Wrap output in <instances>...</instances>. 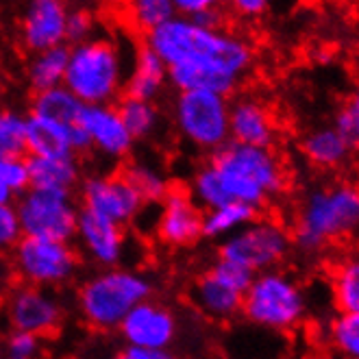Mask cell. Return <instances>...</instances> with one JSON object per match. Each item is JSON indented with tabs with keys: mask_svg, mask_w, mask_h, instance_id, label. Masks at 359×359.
<instances>
[{
	"mask_svg": "<svg viewBox=\"0 0 359 359\" xmlns=\"http://www.w3.org/2000/svg\"><path fill=\"white\" fill-rule=\"evenodd\" d=\"M165 66L168 83L179 92L233 94L255 63L252 44L240 33L205 29L175 15L146 35V44Z\"/></svg>",
	"mask_w": 359,
	"mask_h": 359,
	"instance_id": "obj_1",
	"label": "cell"
},
{
	"mask_svg": "<svg viewBox=\"0 0 359 359\" xmlns=\"http://www.w3.org/2000/svg\"><path fill=\"white\" fill-rule=\"evenodd\" d=\"M285 187V165L272 149L229 142L194 172L189 194L203 211L226 203H244L259 211Z\"/></svg>",
	"mask_w": 359,
	"mask_h": 359,
	"instance_id": "obj_2",
	"label": "cell"
},
{
	"mask_svg": "<svg viewBox=\"0 0 359 359\" xmlns=\"http://www.w3.org/2000/svg\"><path fill=\"white\" fill-rule=\"evenodd\" d=\"M359 231V187L335 183L305 194L292 226V246L305 255Z\"/></svg>",
	"mask_w": 359,
	"mask_h": 359,
	"instance_id": "obj_3",
	"label": "cell"
},
{
	"mask_svg": "<svg viewBox=\"0 0 359 359\" xmlns=\"http://www.w3.org/2000/svg\"><path fill=\"white\" fill-rule=\"evenodd\" d=\"M126 72V59L118 41L109 35H94L83 44L70 46L63 88L86 107H102L124 92Z\"/></svg>",
	"mask_w": 359,
	"mask_h": 359,
	"instance_id": "obj_4",
	"label": "cell"
},
{
	"mask_svg": "<svg viewBox=\"0 0 359 359\" xmlns=\"http://www.w3.org/2000/svg\"><path fill=\"white\" fill-rule=\"evenodd\" d=\"M153 281L135 268H104L81 283L76 309L90 327L111 331L122 325L133 307L153 299Z\"/></svg>",
	"mask_w": 359,
	"mask_h": 359,
	"instance_id": "obj_5",
	"label": "cell"
},
{
	"mask_svg": "<svg viewBox=\"0 0 359 359\" xmlns=\"http://www.w3.org/2000/svg\"><path fill=\"white\" fill-rule=\"evenodd\" d=\"M309 301L303 283L285 270H268L255 274L244 292V318L266 331L287 333L303 325Z\"/></svg>",
	"mask_w": 359,
	"mask_h": 359,
	"instance_id": "obj_6",
	"label": "cell"
},
{
	"mask_svg": "<svg viewBox=\"0 0 359 359\" xmlns=\"http://www.w3.org/2000/svg\"><path fill=\"white\" fill-rule=\"evenodd\" d=\"M231 100L214 92H179L172 104V120L179 135L198 151L216 153L229 137Z\"/></svg>",
	"mask_w": 359,
	"mask_h": 359,
	"instance_id": "obj_7",
	"label": "cell"
},
{
	"mask_svg": "<svg viewBox=\"0 0 359 359\" xmlns=\"http://www.w3.org/2000/svg\"><path fill=\"white\" fill-rule=\"evenodd\" d=\"M25 238H41L55 242H72L76 233L79 205L68 189L29 187L15 201Z\"/></svg>",
	"mask_w": 359,
	"mask_h": 359,
	"instance_id": "obj_8",
	"label": "cell"
},
{
	"mask_svg": "<svg viewBox=\"0 0 359 359\" xmlns=\"http://www.w3.org/2000/svg\"><path fill=\"white\" fill-rule=\"evenodd\" d=\"M290 250L292 236L281 222L255 218L238 233L220 242L218 257L236 262L252 274H262L268 270H277L287 259Z\"/></svg>",
	"mask_w": 359,
	"mask_h": 359,
	"instance_id": "obj_9",
	"label": "cell"
},
{
	"mask_svg": "<svg viewBox=\"0 0 359 359\" xmlns=\"http://www.w3.org/2000/svg\"><path fill=\"white\" fill-rule=\"evenodd\" d=\"M13 268L25 285L57 290L76 277L79 252L70 242L22 238L13 248Z\"/></svg>",
	"mask_w": 359,
	"mask_h": 359,
	"instance_id": "obj_10",
	"label": "cell"
},
{
	"mask_svg": "<svg viewBox=\"0 0 359 359\" xmlns=\"http://www.w3.org/2000/svg\"><path fill=\"white\" fill-rule=\"evenodd\" d=\"M81 209L120 226L135 222L146 205L124 175H92L81 181Z\"/></svg>",
	"mask_w": 359,
	"mask_h": 359,
	"instance_id": "obj_11",
	"label": "cell"
},
{
	"mask_svg": "<svg viewBox=\"0 0 359 359\" xmlns=\"http://www.w3.org/2000/svg\"><path fill=\"white\" fill-rule=\"evenodd\" d=\"M63 303L53 290L18 285L5 301V316L11 331L31 333L35 337L55 333L63 323Z\"/></svg>",
	"mask_w": 359,
	"mask_h": 359,
	"instance_id": "obj_12",
	"label": "cell"
},
{
	"mask_svg": "<svg viewBox=\"0 0 359 359\" xmlns=\"http://www.w3.org/2000/svg\"><path fill=\"white\" fill-rule=\"evenodd\" d=\"M118 331L126 346L144 351H170L179 335V320L168 305L149 299L129 311Z\"/></svg>",
	"mask_w": 359,
	"mask_h": 359,
	"instance_id": "obj_13",
	"label": "cell"
},
{
	"mask_svg": "<svg viewBox=\"0 0 359 359\" xmlns=\"http://www.w3.org/2000/svg\"><path fill=\"white\" fill-rule=\"evenodd\" d=\"M205 211L185 189H170L159 203L155 231L161 244L170 248H189L203 238Z\"/></svg>",
	"mask_w": 359,
	"mask_h": 359,
	"instance_id": "obj_14",
	"label": "cell"
},
{
	"mask_svg": "<svg viewBox=\"0 0 359 359\" xmlns=\"http://www.w3.org/2000/svg\"><path fill=\"white\" fill-rule=\"evenodd\" d=\"M74 240L79 242L83 255L92 264L100 266V270L118 268L126 257V248H129L124 226L100 218L88 209L79 211Z\"/></svg>",
	"mask_w": 359,
	"mask_h": 359,
	"instance_id": "obj_15",
	"label": "cell"
},
{
	"mask_svg": "<svg viewBox=\"0 0 359 359\" xmlns=\"http://www.w3.org/2000/svg\"><path fill=\"white\" fill-rule=\"evenodd\" d=\"M66 25L68 5L61 0H33L20 20V41L31 55L66 46Z\"/></svg>",
	"mask_w": 359,
	"mask_h": 359,
	"instance_id": "obj_16",
	"label": "cell"
},
{
	"mask_svg": "<svg viewBox=\"0 0 359 359\" xmlns=\"http://www.w3.org/2000/svg\"><path fill=\"white\" fill-rule=\"evenodd\" d=\"M90 151L83 126H66L44 116H27V153L31 157H76Z\"/></svg>",
	"mask_w": 359,
	"mask_h": 359,
	"instance_id": "obj_17",
	"label": "cell"
},
{
	"mask_svg": "<svg viewBox=\"0 0 359 359\" xmlns=\"http://www.w3.org/2000/svg\"><path fill=\"white\" fill-rule=\"evenodd\" d=\"M81 126L88 135L90 149L111 161H120L129 157L135 140L126 131V126L114 104H102V107H86L81 116Z\"/></svg>",
	"mask_w": 359,
	"mask_h": 359,
	"instance_id": "obj_18",
	"label": "cell"
},
{
	"mask_svg": "<svg viewBox=\"0 0 359 359\" xmlns=\"http://www.w3.org/2000/svg\"><path fill=\"white\" fill-rule=\"evenodd\" d=\"M229 137L236 144L272 149V144L277 142V122L259 98L240 96L231 102Z\"/></svg>",
	"mask_w": 359,
	"mask_h": 359,
	"instance_id": "obj_19",
	"label": "cell"
},
{
	"mask_svg": "<svg viewBox=\"0 0 359 359\" xmlns=\"http://www.w3.org/2000/svg\"><path fill=\"white\" fill-rule=\"evenodd\" d=\"M165 86H168V66L149 46H140L133 55L129 72H126V83H124L126 98L155 102V98L163 92Z\"/></svg>",
	"mask_w": 359,
	"mask_h": 359,
	"instance_id": "obj_20",
	"label": "cell"
},
{
	"mask_svg": "<svg viewBox=\"0 0 359 359\" xmlns=\"http://www.w3.org/2000/svg\"><path fill=\"white\" fill-rule=\"evenodd\" d=\"M301 153L313 168L337 170V168L348 163L353 149L333 124H323L303 135Z\"/></svg>",
	"mask_w": 359,
	"mask_h": 359,
	"instance_id": "obj_21",
	"label": "cell"
},
{
	"mask_svg": "<svg viewBox=\"0 0 359 359\" xmlns=\"http://www.w3.org/2000/svg\"><path fill=\"white\" fill-rule=\"evenodd\" d=\"M192 301L201 313L214 320H231L242 313L244 294L231 290L209 270L196 279L192 287Z\"/></svg>",
	"mask_w": 359,
	"mask_h": 359,
	"instance_id": "obj_22",
	"label": "cell"
},
{
	"mask_svg": "<svg viewBox=\"0 0 359 359\" xmlns=\"http://www.w3.org/2000/svg\"><path fill=\"white\" fill-rule=\"evenodd\" d=\"M29 181L31 187L41 189H68L81 181V163L72 157H29Z\"/></svg>",
	"mask_w": 359,
	"mask_h": 359,
	"instance_id": "obj_23",
	"label": "cell"
},
{
	"mask_svg": "<svg viewBox=\"0 0 359 359\" xmlns=\"http://www.w3.org/2000/svg\"><path fill=\"white\" fill-rule=\"evenodd\" d=\"M122 175L144 203H161L163 196L172 189L165 170L151 157H133L126 163Z\"/></svg>",
	"mask_w": 359,
	"mask_h": 359,
	"instance_id": "obj_24",
	"label": "cell"
},
{
	"mask_svg": "<svg viewBox=\"0 0 359 359\" xmlns=\"http://www.w3.org/2000/svg\"><path fill=\"white\" fill-rule=\"evenodd\" d=\"M68 55L70 46H59L31 55L27 66V81L35 94L63 86V79H66L68 70Z\"/></svg>",
	"mask_w": 359,
	"mask_h": 359,
	"instance_id": "obj_25",
	"label": "cell"
},
{
	"mask_svg": "<svg viewBox=\"0 0 359 359\" xmlns=\"http://www.w3.org/2000/svg\"><path fill=\"white\" fill-rule=\"evenodd\" d=\"M257 218V209L244 203H226L216 209L205 211L203 216V238L209 240H226L240 229L250 224Z\"/></svg>",
	"mask_w": 359,
	"mask_h": 359,
	"instance_id": "obj_26",
	"label": "cell"
},
{
	"mask_svg": "<svg viewBox=\"0 0 359 359\" xmlns=\"http://www.w3.org/2000/svg\"><path fill=\"white\" fill-rule=\"evenodd\" d=\"M86 111V104L76 100L66 88H55L48 92L35 94L31 102V114L44 116L66 126H81V116Z\"/></svg>",
	"mask_w": 359,
	"mask_h": 359,
	"instance_id": "obj_27",
	"label": "cell"
},
{
	"mask_svg": "<svg viewBox=\"0 0 359 359\" xmlns=\"http://www.w3.org/2000/svg\"><path fill=\"white\" fill-rule=\"evenodd\" d=\"M331 297L340 313H359V257H348L335 266Z\"/></svg>",
	"mask_w": 359,
	"mask_h": 359,
	"instance_id": "obj_28",
	"label": "cell"
},
{
	"mask_svg": "<svg viewBox=\"0 0 359 359\" xmlns=\"http://www.w3.org/2000/svg\"><path fill=\"white\" fill-rule=\"evenodd\" d=\"M118 114L126 126V131L131 133L135 142L140 140H149L155 135L159 129V109L155 107V102L149 100H137V98H122L118 104Z\"/></svg>",
	"mask_w": 359,
	"mask_h": 359,
	"instance_id": "obj_29",
	"label": "cell"
},
{
	"mask_svg": "<svg viewBox=\"0 0 359 359\" xmlns=\"http://www.w3.org/2000/svg\"><path fill=\"white\" fill-rule=\"evenodd\" d=\"M27 153V116L18 109H0V161L22 159Z\"/></svg>",
	"mask_w": 359,
	"mask_h": 359,
	"instance_id": "obj_30",
	"label": "cell"
},
{
	"mask_svg": "<svg viewBox=\"0 0 359 359\" xmlns=\"http://www.w3.org/2000/svg\"><path fill=\"white\" fill-rule=\"evenodd\" d=\"M177 15L172 0H133L126 7V20L135 31L149 35Z\"/></svg>",
	"mask_w": 359,
	"mask_h": 359,
	"instance_id": "obj_31",
	"label": "cell"
},
{
	"mask_svg": "<svg viewBox=\"0 0 359 359\" xmlns=\"http://www.w3.org/2000/svg\"><path fill=\"white\" fill-rule=\"evenodd\" d=\"M329 342L344 359H359V313H337L329 323Z\"/></svg>",
	"mask_w": 359,
	"mask_h": 359,
	"instance_id": "obj_32",
	"label": "cell"
},
{
	"mask_svg": "<svg viewBox=\"0 0 359 359\" xmlns=\"http://www.w3.org/2000/svg\"><path fill=\"white\" fill-rule=\"evenodd\" d=\"M29 187V165L25 157L0 161V205H13Z\"/></svg>",
	"mask_w": 359,
	"mask_h": 359,
	"instance_id": "obj_33",
	"label": "cell"
},
{
	"mask_svg": "<svg viewBox=\"0 0 359 359\" xmlns=\"http://www.w3.org/2000/svg\"><path fill=\"white\" fill-rule=\"evenodd\" d=\"M333 126L344 135L353 151H359V86L344 98L342 107L335 114Z\"/></svg>",
	"mask_w": 359,
	"mask_h": 359,
	"instance_id": "obj_34",
	"label": "cell"
},
{
	"mask_svg": "<svg viewBox=\"0 0 359 359\" xmlns=\"http://www.w3.org/2000/svg\"><path fill=\"white\" fill-rule=\"evenodd\" d=\"M96 35V15L86 7H68V25L66 37L74 44H83Z\"/></svg>",
	"mask_w": 359,
	"mask_h": 359,
	"instance_id": "obj_35",
	"label": "cell"
},
{
	"mask_svg": "<svg viewBox=\"0 0 359 359\" xmlns=\"http://www.w3.org/2000/svg\"><path fill=\"white\" fill-rule=\"evenodd\" d=\"M209 272L214 274V277H218L224 285H229L231 290H236L240 294H244L250 287L252 279H255V274L246 270L244 266H240L236 262H229V259H220V257L209 268Z\"/></svg>",
	"mask_w": 359,
	"mask_h": 359,
	"instance_id": "obj_36",
	"label": "cell"
},
{
	"mask_svg": "<svg viewBox=\"0 0 359 359\" xmlns=\"http://www.w3.org/2000/svg\"><path fill=\"white\" fill-rule=\"evenodd\" d=\"M3 359H37L41 353V340L31 333L11 331L3 342Z\"/></svg>",
	"mask_w": 359,
	"mask_h": 359,
	"instance_id": "obj_37",
	"label": "cell"
},
{
	"mask_svg": "<svg viewBox=\"0 0 359 359\" xmlns=\"http://www.w3.org/2000/svg\"><path fill=\"white\" fill-rule=\"evenodd\" d=\"M22 238L15 205H0V252H13Z\"/></svg>",
	"mask_w": 359,
	"mask_h": 359,
	"instance_id": "obj_38",
	"label": "cell"
},
{
	"mask_svg": "<svg viewBox=\"0 0 359 359\" xmlns=\"http://www.w3.org/2000/svg\"><path fill=\"white\" fill-rule=\"evenodd\" d=\"M236 9V13L240 18H246V20H255V18H262L270 5L266 3V0H236L233 5H231Z\"/></svg>",
	"mask_w": 359,
	"mask_h": 359,
	"instance_id": "obj_39",
	"label": "cell"
},
{
	"mask_svg": "<svg viewBox=\"0 0 359 359\" xmlns=\"http://www.w3.org/2000/svg\"><path fill=\"white\" fill-rule=\"evenodd\" d=\"M114 359H177V355L170 351H144V348L124 346Z\"/></svg>",
	"mask_w": 359,
	"mask_h": 359,
	"instance_id": "obj_40",
	"label": "cell"
},
{
	"mask_svg": "<svg viewBox=\"0 0 359 359\" xmlns=\"http://www.w3.org/2000/svg\"><path fill=\"white\" fill-rule=\"evenodd\" d=\"M214 5H216L214 0H175L177 15H183V18H194V15L211 9Z\"/></svg>",
	"mask_w": 359,
	"mask_h": 359,
	"instance_id": "obj_41",
	"label": "cell"
},
{
	"mask_svg": "<svg viewBox=\"0 0 359 359\" xmlns=\"http://www.w3.org/2000/svg\"><path fill=\"white\" fill-rule=\"evenodd\" d=\"M305 359H323V357H305Z\"/></svg>",
	"mask_w": 359,
	"mask_h": 359,
	"instance_id": "obj_42",
	"label": "cell"
},
{
	"mask_svg": "<svg viewBox=\"0 0 359 359\" xmlns=\"http://www.w3.org/2000/svg\"><path fill=\"white\" fill-rule=\"evenodd\" d=\"M0 359H3V353H0Z\"/></svg>",
	"mask_w": 359,
	"mask_h": 359,
	"instance_id": "obj_43",
	"label": "cell"
}]
</instances>
